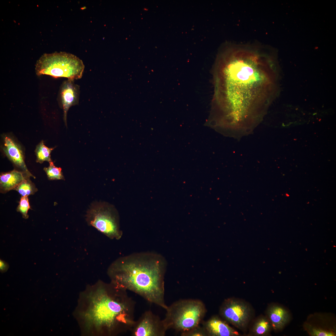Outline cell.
<instances>
[{"instance_id":"obj_1","label":"cell","mask_w":336,"mask_h":336,"mask_svg":"<svg viewBox=\"0 0 336 336\" xmlns=\"http://www.w3.org/2000/svg\"><path fill=\"white\" fill-rule=\"evenodd\" d=\"M213 72L214 121L231 134H248L278 94L275 62L257 50L228 49L217 56Z\"/></svg>"},{"instance_id":"obj_2","label":"cell","mask_w":336,"mask_h":336,"mask_svg":"<svg viewBox=\"0 0 336 336\" xmlns=\"http://www.w3.org/2000/svg\"><path fill=\"white\" fill-rule=\"evenodd\" d=\"M135 306L127 291L99 280L81 293L74 315L84 336H115L129 331Z\"/></svg>"},{"instance_id":"obj_3","label":"cell","mask_w":336,"mask_h":336,"mask_svg":"<svg viewBox=\"0 0 336 336\" xmlns=\"http://www.w3.org/2000/svg\"><path fill=\"white\" fill-rule=\"evenodd\" d=\"M166 262L152 252L134 253L119 257L107 270L110 282L165 309Z\"/></svg>"},{"instance_id":"obj_4","label":"cell","mask_w":336,"mask_h":336,"mask_svg":"<svg viewBox=\"0 0 336 336\" xmlns=\"http://www.w3.org/2000/svg\"><path fill=\"white\" fill-rule=\"evenodd\" d=\"M165 310L162 320L166 330L172 329L181 333L199 325L207 312L202 301L192 299L176 301Z\"/></svg>"},{"instance_id":"obj_5","label":"cell","mask_w":336,"mask_h":336,"mask_svg":"<svg viewBox=\"0 0 336 336\" xmlns=\"http://www.w3.org/2000/svg\"><path fill=\"white\" fill-rule=\"evenodd\" d=\"M84 68L82 61L76 56L55 52L42 55L36 63L35 70L38 76L46 75L74 80L82 77Z\"/></svg>"},{"instance_id":"obj_6","label":"cell","mask_w":336,"mask_h":336,"mask_svg":"<svg viewBox=\"0 0 336 336\" xmlns=\"http://www.w3.org/2000/svg\"><path fill=\"white\" fill-rule=\"evenodd\" d=\"M86 221L91 226L111 239L119 240L123 232L120 229L119 217L116 209L106 203L97 204L88 210Z\"/></svg>"},{"instance_id":"obj_7","label":"cell","mask_w":336,"mask_h":336,"mask_svg":"<svg viewBox=\"0 0 336 336\" xmlns=\"http://www.w3.org/2000/svg\"><path fill=\"white\" fill-rule=\"evenodd\" d=\"M219 314L222 318L236 328L245 329L251 319L252 310L250 305L233 298L225 299L221 306Z\"/></svg>"},{"instance_id":"obj_8","label":"cell","mask_w":336,"mask_h":336,"mask_svg":"<svg viewBox=\"0 0 336 336\" xmlns=\"http://www.w3.org/2000/svg\"><path fill=\"white\" fill-rule=\"evenodd\" d=\"M166 331L162 320L147 310L135 320L129 331L132 336H165Z\"/></svg>"},{"instance_id":"obj_9","label":"cell","mask_w":336,"mask_h":336,"mask_svg":"<svg viewBox=\"0 0 336 336\" xmlns=\"http://www.w3.org/2000/svg\"><path fill=\"white\" fill-rule=\"evenodd\" d=\"M80 95L79 86L74 80L68 79L64 81L60 86L58 94V101L63 111V119L67 126V112L72 106L78 104Z\"/></svg>"},{"instance_id":"obj_10","label":"cell","mask_w":336,"mask_h":336,"mask_svg":"<svg viewBox=\"0 0 336 336\" xmlns=\"http://www.w3.org/2000/svg\"><path fill=\"white\" fill-rule=\"evenodd\" d=\"M208 336H238V332L229 326L226 321L219 316H212L206 321L202 322Z\"/></svg>"},{"instance_id":"obj_11","label":"cell","mask_w":336,"mask_h":336,"mask_svg":"<svg viewBox=\"0 0 336 336\" xmlns=\"http://www.w3.org/2000/svg\"><path fill=\"white\" fill-rule=\"evenodd\" d=\"M4 140L3 150L9 159L27 175L35 178L27 168L22 152L19 145L12 138L7 136L4 137Z\"/></svg>"},{"instance_id":"obj_12","label":"cell","mask_w":336,"mask_h":336,"mask_svg":"<svg viewBox=\"0 0 336 336\" xmlns=\"http://www.w3.org/2000/svg\"><path fill=\"white\" fill-rule=\"evenodd\" d=\"M29 176L25 173L14 170L2 173L0 176V191L6 193L14 189L26 178Z\"/></svg>"},{"instance_id":"obj_13","label":"cell","mask_w":336,"mask_h":336,"mask_svg":"<svg viewBox=\"0 0 336 336\" xmlns=\"http://www.w3.org/2000/svg\"><path fill=\"white\" fill-rule=\"evenodd\" d=\"M267 313L272 327L275 330L282 329L290 319V315L287 310L279 305L271 306L268 308Z\"/></svg>"},{"instance_id":"obj_14","label":"cell","mask_w":336,"mask_h":336,"mask_svg":"<svg viewBox=\"0 0 336 336\" xmlns=\"http://www.w3.org/2000/svg\"><path fill=\"white\" fill-rule=\"evenodd\" d=\"M272 327L271 324L268 318L262 316L259 317L254 322L251 330L250 334L255 336H264L270 333Z\"/></svg>"},{"instance_id":"obj_15","label":"cell","mask_w":336,"mask_h":336,"mask_svg":"<svg viewBox=\"0 0 336 336\" xmlns=\"http://www.w3.org/2000/svg\"><path fill=\"white\" fill-rule=\"evenodd\" d=\"M54 149L46 146L43 141H41L36 146L35 150L36 162L41 163L45 161L49 162L52 161L50 153Z\"/></svg>"},{"instance_id":"obj_16","label":"cell","mask_w":336,"mask_h":336,"mask_svg":"<svg viewBox=\"0 0 336 336\" xmlns=\"http://www.w3.org/2000/svg\"><path fill=\"white\" fill-rule=\"evenodd\" d=\"M29 177L26 178L14 189L23 196L33 194L37 191L34 184L30 180Z\"/></svg>"},{"instance_id":"obj_17","label":"cell","mask_w":336,"mask_h":336,"mask_svg":"<svg viewBox=\"0 0 336 336\" xmlns=\"http://www.w3.org/2000/svg\"><path fill=\"white\" fill-rule=\"evenodd\" d=\"M49 164L48 167H45L44 169L48 179L51 180H64L62 169L55 166L52 161L49 162Z\"/></svg>"},{"instance_id":"obj_18","label":"cell","mask_w":336,"mask_h":336,"mask_svg":"<svg viewBox=\"0 0 336 336\" xmlns=\"http://www.w3.org/2000/svg\"><path fill=\"white\" fill-rule=\"evenodd\" d=\"M28 196L21 197L17 208V211L22 214L23 217L25 219L28 218V210L30 208Z\"/></svg>"},{"instance_id":"obj_19","label":"cell","mask_w":336,"mask_h":336,"mask_svg":"<svg viewBox=\"0 0 336 336\" xmlns=\"http://www.w3.org/2000/svg\"><path fill=\"white\" fill-rule=\"evenodd\" d=\"M181 336H208L202 326L200 325L188 330L181 333Z\"/></svg>"},{"instance_id":"obj_20","label":"cell","mask_w":336,"mask_h":336,"mask_svg":"<svg viewBox=\"0 0 336 336\" xmlns=\"http://www.w3.org/2000/svg\"><path fill=\"white\" fill-rule=\"evenodd\" d=\"M307 329H308L310 334L313 336H331L335 335V334L331 331H327L320 328L313 327L310 325L307 326Z\"/></svg>"},{"instance_id":"obj_21","label":"cell","mask_w":336,"mask_h":336,"mask_svg":"<svg viewBox=\"0 0 336 336\" xmlns=\"http://www.w3.org/2000/svg\"><path fill=\"white\" fill-rule=\"evenodd\" d=\"M9 268L8 264L5 261L0 259V269L2 273L5 272Z\"/></svg>"}]
</instances>
